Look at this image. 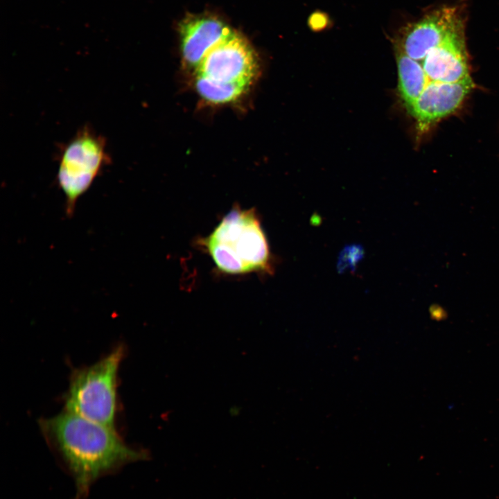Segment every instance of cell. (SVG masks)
I'll use <instances>...</instances> for the list:
<instances>
[{"label":"cell","mask_w":499,"mask_h":499,"mask_svg":"<svg viewBox=\"0 0 499 499\" xmlns=\"http://www.w3.org/2000/svg\"><path fill=\"white\" fill-rule=\"evenodd\" d=\"M178 29L183 61L195 71L208 52L234 32L220 18L207 13L185 17Z\"/></svg>","instance_id":"ba28073f"},{"label":"cell","mask_w":499,"mask_h":499,"mask_svg":"<svg viewBox=\"0 0 499 499\" xmlns=\"http://www.w3.org/2000/svg\"><path fill=\"white\" fill-rule=\"evenodd\" d=\"M125 348L119 344L93 365L72 372L65 396V410L114 427L117 379Z\"/></svg>","instance_id":"3957f363"},{"label":"cell","mask_w":499,"mask_h":499,"mask_svg":"<svg viewBox=\"0 0 499 499\" xmlns=\"http://www.w3.org/2000/svg\"><path fill=\"white\" fill-rule=\"evenodd\" d=\"M259 71L257 56L252 45L234 31L211 49L195 72L223 82L250 86Z\"/></svg>","instance_id":"5b68a950"},{"label":"cell","mask_w":499,"mask_h":499,"mask_svg":"<svg viewBox=\"0 0 499 499\" xmlns=\"http://www.w3.org/2000/svg\"><path fill=\"white\" fill-rule=\"evenodd\" d=\"M111 162L106 139L89 124L79 128L64 144L58 159L56 180L71 216L78 200Z\"/></svg>","instance_id":"277c9868"},{"label":"cell","mask_w":499,"mask_h":499,"mask_svg":"<svg viewBox=\"0 0 499 499\" xmlns=\"http://www.w3.org/2000/svg\"><path fill=\"white\" fill-rule=\"evenodd\" d=\"M328 17L321 12L313 13L308 19V24L311 29L320 30L325 28L328 25Z\"/></svg>","instance_id":"4fadbf2b"},{"label":"cell","mask_w":499,"mask_h":499,"mask_svg":"<svg viewBox=\"0 0 499 499\" xmlns=\"http://www.w3.org/2000/svg\"><path fill=\"white\" fill-rule=\"evenodd\" d=\"M249 87V85L244 84L219 82L196 75L195 88L204 100L215 104L236 100Z\"/></svg>","instance_id":"8fae6325"},{"label":"cell","mask_w":499,"mask_h":499,"mask_svg":"<svg viewBox=\"0 0 499 499\" xmlns=\"http://www.w3.org/2000/svg\"><path fill=\"white\" fill-rule=\"evenodd\" d=\"M364 254V249L360 245L353 244L344 247L338 256V271L339 272L354 271L357 264L363 258Z\"/></svg>","instance_id":"7c38bea8"},{"label":"cell","mask_w":499,"mask_h":499,"mask_svg":"<svg viewBox=\"0 0 499 499\" xmlns=\"http://www.w3.org/2000/svg\"><path fill=\"white\" fill-rule=\"evenodd\" d=\"M39 425L45 439L71 472L78 499L85 497L100 477L148 458L146 450L125 443L114 427L66 410L41 419Z\"/></svg>","instance_id":"6da1fadb"},{"label":"cell","mask_w":499,"mask_h":499,"mask_svg":"<svg viewBox=\"0 0 499 499\" xmlns=\"http://www.w3.org/2000/svg\"><path fill=\"white\" fill-rule=\"evenodd\" d=\"M464 26V19L459 6H443L401 28L394 46L421 62L448 35Z\"/></svg>","instance_id":"8992f818"},{"label":"cell","mask_w":499,"mask_h":499,"mask_svg":"<svg viewBox=\"0 0 499 499\" xmlns=\"http://www.w3.org/2000/svg\"><path fill=\"white\" fill-rule=\"evenodd\" d=\"M420 62L430 81L456 82L469 76L464 26L448 35Z\"/></svg>","instance_id":"9c48e42d"},{"label":"cell","mask_w":499,"mask_h":499,"mask_svg":"<svg viewBox=\"0 0 499 499\" xmlns=\"http://www.w3.org/2000/svg\"><path fill=\"white\" fill-rule=\"evenodd\" d=\"M471 76L456 82L429 81L408 110L421 131L454 114L474 88Z\"/></svg>","instance_id":"52a82bcc"},{"label":"cell","mask_w":499,"mask_h":499,"mask_svg":"<svg viewBox=\"0 0 499 499\" xmlns=\"http://www.w3.org/2000/svg\"><path fill=\"white\" fill-rule=\"evenodd\" d=\"M394 46L398 69L399 94L408 110L430 80L420 62L412 59L398 47Z\"/></svg>","instance_id":"30bf717a"},{"label":"cell","mask_w":499,"mask_h":499,"mask_svg":"<svg viewBox=\"0 0 499 499\" xmlns=\"http://www.w3.org/2000/svg\"><path fill=\"white\" fill-rule=\"evenodd\" d=\"M222 272L240 274L267 272L271 254L265 234L255 211L231 210L203 240Z\"/></svg>","instance_id":"7a4b0ae2"}]
</instances>
